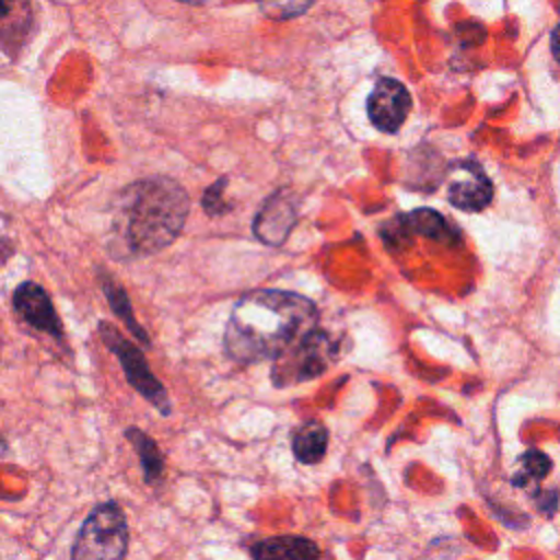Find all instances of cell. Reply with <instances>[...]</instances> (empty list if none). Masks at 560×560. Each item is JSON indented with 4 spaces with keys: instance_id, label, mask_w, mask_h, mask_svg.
I'll list each match as a JSON object with an SVG mask.
<instances>
[{
    "instance_id": "ac0fdd59",
    "label": "cell",
    "mask_w": 560,
    "mask_h": 560,
    "mask_svg": "<svg viewBox=\"0 0 560 560\" xmlns=\"http://www.w3.org/2000/svg\"><path fill=\"white\" fill-rule=\"evenodd\" d=\"M551 52H553L556 61L560 63V24L551 31Z\"/></svg>"
},
{
    "instance_id": "3957f363",
    "label": "cell",
    "mask_w": 560,
    "mask_h": 560,
    "mask_svg": "<svg viewBox=\"0 0 560 560\" xmlns=\"http://www.w3.org/2000/svg\"><path fill=\"white\" fill-rule=\"evenodd\" d=\"M129 545L125 512L116 501L101 503L83 521L70 560H122Z\"/></svg>"
},
{
    "instance_id": "2e32d148",
    "label": "cell",
    "mask_w": 560,
    "mask_h": 560,
    "mask_svg": "<svg viewBox=\"0 0 560 560\" xmlns=\"http://www.w3.org/2000/svg\"><path fill=\"white\" fill-rule=\"evenodd\" d=\"M521 464H523L525 472H527L529 477H534V479H542V477L549 472V468H551V462H549L540 451H527V453L523 455Z\"/></svg>"
},
{
    "instance_id": "6da1fadb",
    "label": "cell",
    "mask_w": 560,
    "mask_h": 560,
    "mask_svg": "<svg viewBox=\"0 0 560 560\" xmlns=\"http://www.w3.org/2000/svg\"><path fill=\"white\" fill-rule=\"evenodd\" d=\"M317 322L315 304L293 291L260 289L243 295L225 326V354L238 363L278 359Z\"/></svg>"
},
{
    "instance_id": "9c48e42d",
    "label": "cell",
    "mask_w": 560,
    "mask_h": 560,
    "mask_svg": "<svg viewBox=\"0 0 560 560\" xmlns=\"http://www.w3.org/2000/svg\"><path fill=\"white\" fill-rule=\"evenodd\" d=\"M13 304H15V311L18 315L31 324L33 328L42 330V332H48L52 337H61L63 335V328H61V322L52 308V302L48 298V293L35 284V282H22L18 289H15V295H13Z\"/></svg>"
},
{
    "instance_id": "8fae6325",
    "label": "cell",
    "mask_w": 560,
    "mask_h": 560,
    "mask_svg": "<svg viewBox=\"0 0 560 560\" xmlns=\"http://www.w3.org/2000/svg\"><path fill=\"white\" fill-rule=\"evenodd\" d=\"M293 455L302 464H315L324 457L328 448V429L319 420L304 422L295 433L291 442Z\"/></svg>"
},
{
    "instance_id": "d6986e66",
    "label": "cell",
    "mask_w": 560,
    "mask_h": 560,
    "mask_svg": "<svg viewBox=\"0 0 560 560\" xmlns=\"http://www.w3.org/2000/svg\"><path fill=\"white\" fill-rule=\"evenodd\" d=\"M179 2H186V4H199V2H203V0H179Z\"/></svg>"
},
{
    "instance_id": "8992f818",
    "label": "cell",
    "mask_w": 560,
    "mask_h": 560,
    "mask_svg": "<svg viewBox=\"0 0 560 560\" xmlns=\"http://www.w3.org/2000/svg\"><path fill=\"white\" fill-rule=\"evenodd\" d=\"M409 109H411V96L400 81L389 77L376 81L368 98V116L378 131H385V133L398 131Z\"/></svg>"
},
{
    "instance_id": "277c9868",
    "label": "cell",
    "mask_w": 560,
    "mask_h": 560,
    "mask_svg": "<svg viewBox=\"0 0 560 560\" xmlns=\"http://www.w3.org/2000/svg\"><path fill=\"white\" fill-rule=\"evenodd\" d=\"M335 361V341L328 332L313 328L304 337H300L293 346H289L273 363L271 378L278 387H287L293 383L308 381L326 372V368Z\"/></svg>"
},
{
    "instance_id": "ba28073f",
    "label": "cell",
    "mask_w": 560,
    "mask_h": 560,
    "mask_svg": "<svg viewBox=\"0 0 560 560\" xmlns=\"http://www.w3.org/2000/svg\"><path fill=\"white\" fill-rule=\"evenodd\" d=\"M298 223V208L284 192L271 195L254 219V234L265 245H282Z\"/></svg>"
},
{
    "instance_id": "7c38bea8",
    "label": "cell",
    "mask_w": 560,
    "mask_h": 560,
    "mask_svg": "<svg viewBox=\"0 0 560 560\" xmlns=\"http://www.w3.org/2000/svg\"><path fill=\"white\" fill-rule=\"evenodd\" d=\"M398 221L409 230V232H416V234H422V236H429L433 241H442V243H453L455 236H457V230L453 225H448V221L431 210V208H420V210H413L405 217H398Z\"/></svg>"
},
{
    "instance_id": "5bb4252c",
    "label": "cell",
    "mask_w": 560,
    "mask_h": 560,
    "mask_svg": "<svg viewBox=\"0 0 560 560\" xmlns=\"http://www.w3.org/2000/svg\"><path fill=\"white\" fill-rule=\"evenodd\" d=\"M103 293H105V298L109 300V304H112V308L116 311V315L122 317V322L127 324V328H129L138 339H142L144 346H149L147 332L142 330V326H138V322H136V317H133V313H131V304H129L127 293H125L112 278H107V276L103 278Z\"/></svg>"
},
{
    "instance_id": "4fadbf2b",
    "label": "cell",
    "mask_w": 560,
    "mask_h": 560,
    "mask_svg": "<svg viewBox=\"0 0 560 560\" xmlns=\"http://www.w3.org/2000/svg\"><path fill=\"white\" fill-rule=\"evenodd\" d=\"M125 435H127V440L133 444V448L138 453L140 466L144 470V479L149 483L158 481L162 477V472H164V457H162L160 446L144 431H140L136 427H129L125 431Z\"/></svg>"
},
{
    "instance_id": "52a82bcc",
    "label": "cell",
    "mask_w": 560,
    "mask_h": 560,
    "mask_svg": "<svg viewBox=\"0 0 560 560\" xmlns=\"http://www.w3.org/2000/svg\"><path fill=\"white\" fill-rule=\"evenodd\" d=\"M451 171L453 179L448 184V201L455 208L466 212H479L492 201V182L477 162L464 160L453 164Z\"/></svg>"
},
{
    "instance_id": "9a60e30c",
    "label": "cell",
    "mask_w": 560,
    "mask_h": 560,
    "mask_svg": "<svg viewBox=\"0 0 560 560\" xmlns=\"http://www.w3.org/2000/svg\"><path fill=\"white\" fill-rule=\"evenodd\" d=\"M260 11L271 20H291L302 15L313 0H256Z\"/></svg>"
},
{
    "instance_id": "30bf717a",
    "label": "cell",
    "mask_w": 560,
    "mask_h": 560,
    "mask_svg": "<svg viewBox=\"0 0 560 560\" xmlns=\"http://www.w3.org/2000/svg\"><path fill=\"white\" fill-rule=\"evenodd\" d=\"M254 560H319V547L304 536H271L252 547Z\"/></svg>"
},
{
    "instance_id": "7a4b0ae2",
    "label": "cell",
    "mask_w": 560,
    "mask_h": 560,
    "mask_svg": "<svg viewBox=\"0 0 560 560\" xmlns=\"http://www.w3.org/2000/svg\"><path fill=\"white\" fill-rule=\"evenodd\" d=\"M188 206V195L177 182L168 177L138 179L116 199L114 241L131 256L160 252L182 232Z\"/></svg>"
},
{
    "instance_id": "e0dca14e",
    "label": "cell",
    "mask_w": 560,
    "mask_h": 560,
    "mask_svg": "<svg viewBox=\"0 0 560 560\" xmlns=\"http://www.w3.org/2000/svg\"><path fill=\"white\" fill-rule=\"evenodd\" d=\"M223 188H225V179H219L212 188H208V190L203 192V208H206V212H210L212 217L223 214V212L228 210V206L221 203V201H223V199H221Z\"/></svg>"
},
{
    "instance_id": "5b68a950",
    "label": "cell",
    "mask_w": 560,
    "mask_h": 560,
    "mask_svg": "<svg viewBox=\"0 0 560 560\" xmlns=\"http://www.w3.org/2000/svg\"><path fill=\"white\" fill-rule=\"evenodd\" d=\"M98 328H101V335H103V341L107 343V348L118 357L129 385L138 394H142L153 407H158L164 416L171 413L168 394L162 387V383L153 376V372L149 370V363L142 357V352L131 341H127L114 326L101 324Z\"/></svg>"
}]
</instances>
